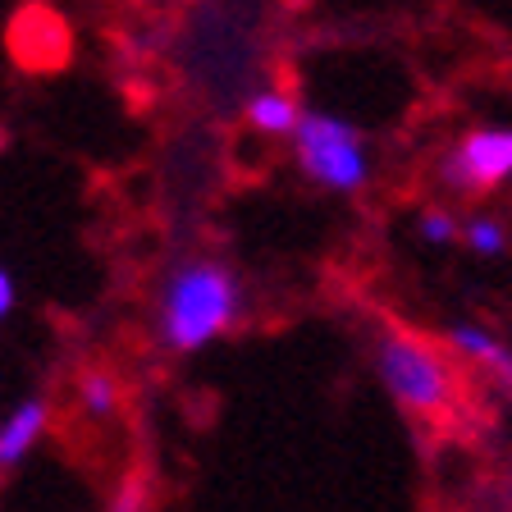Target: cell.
Segmentation results:
<instances>
[{"instance_id": "obj_1", "label": "cell", "mask_w": 512, "mask_h": 512, "mask_svg": "<svg viewBox=\"0 0 512 512\" xmlns=\"http://www.w3.org/2000/svg\"><path fill=\"white\" fill-rule=\"evenodd\" d=\"M247 311V288L215 256H183L156 288V339L174 357L220 343Z\"/></svg>"}, {"instance_id": "obj_2", "label": "cell", "mask_w": 512, "mask_h": 512, "mask_svg": "<svg viewBox=\"0 0 512 512\" xmlns=\"http://www.w3.org/2000/svg\"><path fill=\"white\" fill-rule=\"evenodd\" d=\"M375 375L412 421H444L453 412V398H458L453 362L430 339L403 325H384L375 334Z\"/></svg>"}, {"instance_id": "obj_3", "label": "cell", "mask_w": 512, "mask_h": 512, "mask_svg": "<svg viewBox=\"0 0 512 512\" xmlns=\"http://www.w3.org/2000/svg\"><path fill=\"white\" fill-rule=\"evenodd\" d=\"M293 160L316 188L352 197L371 183V142L357 124H348L334 110H302L293 128Z\"/></svg>"}, {"instance_id": "obj_4", "label": "cell", "mask_w": 512, "mask_h": 512, "mask_svg": "<svg viewBox=\"0 0 512 512\" xmlns=\"http://www.w3.org/2000/svg\"><path fill=\"white\" fill-rule=\"evenodd\" d=\"M439 179L458 197H485L512 179V128L508 124H480L467 128L448 156L439 160Z\"/></svg>"}, {"instance_id": "obj_5", "label": "cell", "mask_w": 512, "mask_h": 512, "mask_svg": "<svg viewBox=\"0 0 512 512\" xmlns=\"http://www.w3.org/2000/svg\"><path fill=\"white\" fill-rule=\"evenodd\" d=\"M51 430V403L42 394H23L10 412L0 416V471H14L42 448Z\"/></svg>"}, {"instance_id": "obj_6", "label": "cell", "mask_w": 512, "mask_h": 512, "mask_svg": "<svg viewBox=\"0 0 512 512\" xmlns=\"http://www.w3.org/2000/svg\"><path fill=\"white\" fill-rule=\"evenodd\" d=\"M444 343L458 362L480 366L485 375H494V384H503V375L512 371V348L494 330L476 325V320H453V325L444 330Z\"/></svg>"}, {"instance_id": "obj_7", "label": "cell", "mask_w": 512, "mask_h": 512, "mask_svg": "<svg viewBox=\"0 0 512 512\" xmlns=\"http://www.w3.org/2000/svg\"><path fill=\"white\" fill-rule=\"evenodd\" d=\"M302 101L288 87H256L252 96H247V124H252V133H261V138H293V128H298L302 119Z\"/></svg>"}, {"instance_id": "obj_8", "label": "cell", "mask_w": 512, "mask_h": 512, "mask_svg": "<svg viewBox=\"0 0 512 512\" xmlns=\"http://www.w3.org/2000/svg\"><path fill=\"white\" fill-rule=\"evenodd\" d=\"M458 243L467 247L471 256H480V261H499V256L508 252L512 234H508V224H503L499 215H490V211H476V215H467V220H462V234H458Z\"/></svg>"}, {"instance_id": "obj_9", "label": "cell", "mask_w": 512, "mask_h": 512, "mask_svg": "<svg viewBox=\"0 0 512 512\" xmlns=\"http://www.w3.org/2000/svg\"><path fill=\"white\" fill-rule=\"evenodd\" d=\"M119 380H115V371H101V366H92V371H83L78 375V407H83L87 416H115V407H119Z\"/></svg>"}, {"instance_id": "obj_10", "label": "cell", "mask_w": 512, "mask_h": 512, "mask_svg": "<svg viewBox=\"0 0 512 512\" xmlns=\"http://www.w3.org/2000/svg\"><path fill=\"white\" fill-rule=\"evenodd\" d=\"M462 234V220L448 206H426V211L416 215V238L426 247H448V243H458Z\"/></svg>"}, {"instance_id": "obj_11", "label": "cell", "mask_w": 512, "mask_h": 512, "mask_svg": "<svg viewBox=\"0 0 512 512\" xmlns=\"http://www.w3.org/2000/svg\"><path fill=\"white\" fill-rule=\"evenodd\" d=\"M110 512H147V480L128 476L115 490V499H110Z\"/></svg>"}, {"instance_id": "obj_12", "label": "cell", "mask_w": 512, "mask_h": 512, "mask_svg": "<svg viewBox=\"0 0 512 512\" xmlns=\"http://www.w3.org/2000/svg\"><path fill=\"white\" fill-rule=\"evenodd\" d=\"M14 307H19V279L10 266H0V320H10Z\"/></svg>"}]
</instances>
